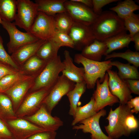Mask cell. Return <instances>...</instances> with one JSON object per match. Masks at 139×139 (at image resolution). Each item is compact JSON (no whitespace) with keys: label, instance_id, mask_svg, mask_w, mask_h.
<instances>
[{"label":"cell","instance_id":"cell-1","mask_svg":"<svg viewBox=\"0 0 139 139\" xmlns=\"http://www.w3.org/2000/svg\"><path fill=\"white\" fill-rule=\"evenodd\" d=\"M91 27L95 39L101 41L125 30L123 20L111 11H102Z\"/></svg>","mask_w":139,"mask_h":139},{"label":"cell","instance_id":"cell-2","mask_svg":"<svg viewBox=\"0 0 139 139\" xmlns=\"http://www.w3.org/2000/svg\"><path fill=\"white\" fill-rule=\"evenodd\" d=\"M111 59L103 61H97L87 58L81 54H76L74 61L77 63L81 64L84 70V79L86 88H94L97 80L99 78L101 82L105 78L106 72L111 69L112 66L110 65Z\"/></svg>","mask_w":139,"mask_h":139},{"label":"cell","instance_id":"cell-3","mask_svg":"<svg viewBox=\"0 0 139 139\" xmlns=\"http://www.w3.org/2000/svg\"><path fill=\"white\" fill-rule=\"evenodd\" d=\"M131 109L126 104H120L115 110H110L106 118L108 125L105 126L108 136L111 139H118L122 136H129L130 134L125 128L127 116L131 113Z\"/></svg>","mask_w":139,"mask_h":139},{"label":"cell","instance_id":"cell-4","mask_svg":"<svg viewBox=\"0 0 139 139\" xmlns=\"http://www.w3.org/2000/svg\"><path fill=\"white\" fill-rule=\"evenodd\" d=\"M64 69V65L59 55L47 62L43 69L35 77L29 90L30 92L42 89L51 88Z\"/></svg>","mask_w":139,"mask_h":139},{"label":"cell","instance_id":"cell-5","mask_svg":"<svg viewBox=\"0 0 139 139\" xmlns=\"http://www.w3.org/2000/svg\"><path fill=\"white\" fill-rule=\"evenodd\" d=\"M1 24L9 36L10 41L7 44V46L10 54H12L22 47L36 42L39 39L29 32L20 31L14 22L2 20Z\"/></svg>","mask_w":139,"mask_h":139},{"label":"cell","instance_id":"cell-6","mask_svg":"<svg viewBox=\"0 0 139 139\" xmlns=\"http://www.w3.org/2000/svg\"><path fill=\"white\" fill-rule=\"evenodd\" d=\"M17 13L14 23L29 32L38 12L36 4L30 0H17Z\"/></svg>","mask_w":139,"mask_h":139},{"label":"cell","instance_id":"cell-7","mask_svg":"<svg viewBox=\"0 0 139 139\" xmlns=\"http://www.w3.org/2000/svg\"><path fill=\"white\" fill-rule=\"evenodd\" d=\"M75 83L62 75L59 76L43 102L50 113L62 97L73 89Z\"/></svg>","mask_w":139,"mask_h":139},{"label":"cell","instance_id":"cell-8","mask_svg":"<svg viewBox=\"0 0 139 139\" xmlns=\"http://www.w3.org/2000/svg\"><path fill=\"white\" fill-rule=\"evenodd\" d=\"M51 88L42 89L30 92L25 97L16 112L17 117L23 118L36 113L43 104Z\"/></svg>","mask_w":139,"mask_h":139},{"label":"cell","instance_id":"cell-9","mask_svg":"<svg viewBox=\"0 0 139 139\" xmlns=\"http://www.w3.org/2000/svg\"><path fill=\"white\" fill-rule=\"evenodd\" d=\"M56 30L54 16L38 11L29 32L39 39L48 40Z\"/></svg>","mask_w":139,"mask_h":139},{"label":"cell","instance_id":"cell-10","mask_svg":"<svg viewBox=\"0 0 139 139\" xmlns=\"http://www.w3.org/2000/svg\"><path fill=\"white\" fill-rule=\"evenodd\" d=\"M64 5L66 12L74 22L91 26L98 16L92 9L71 0H66Z\"/></svg>","mask_w":139,"mask_h":139},{"label":"cell","instance_id":"cell-11","mask_svg":"<svg viewBox=\"0 0 139 139\" xmlns=\"http://www.w3.org/2000/svg\"><path fill=\"white\" fill-rule=\"evenodd\" d=\"M23 118L47 131H56L63 124L59 117L51 115L43 104L34 114Z\"/></svg>","mask_w":139,"mask_h":139},{"label":"cell","instance_id":"cell-12","mask_svg":"<svg viewBox=\"0 0 139 139\" xmlns=\"http://www.w3.org/2000/svg\"><path fill=\"white\" fill-rule=\"evenodd\" d=\"M4 122L14 139H27L34 134L47 131L23 118H17Z\"/></svg>","mask_w":139,"mask_h":139},{"label":"cell","instance_id":"cell-13","mask_svg":"<svg viewBox=\"0 0 139 139\" xmlns=\"http://www.w3.org/2000/svg\"><path fill=\"white\" fill-rule=\"evenodd\" d=\"M107 72L109 77L108 84L111 93L118 99L120 104H126L133 97L126 81L120 78L116 71L109 69Z\"/></svg>","mask_w":139,"mask_h":139},{"label":"cell","instance_id":"cell-14","mask_svg":"<svg viewBox=\"0 0 139 139\" xmlns=\"http://www.w3.org/2000/svg\"><path fill=\"white\" fill-rule=\"evenodd\" d=\"M108 78L107 73L102 83L98 79L96 81V88L93 94L95 100V110L97 112L107 106H111L119 103L118 99L110 91L108 84Z\"/></svg>","mask_w":139,"mask_h":139},{"label":"cell","instance_id":"cell-15","mask_svg":"<svg viewBox=\"0 0 139 139\" xmlns=\"http://www.w3.org/2000/svg\"><path fill=\"white\" fill-rule=\"evenodd\" d=\"M68 34L73 42L75 48L80 50L95 39L90 26L74 22Z\"/></svg>","mask_w":139,"mask_h":139},{"label":"cell","instance_id":"cell-16","mask_svg":"<svg viewBox=\"0 0 139 139\" xmlns=\"http://www.w3.org/2000/svg\"><path fill=\"white\" fill-rule=\"evenodd\" d=\"M106 115V110L102 109L92 117L81 121L80 124L73 126L72 128L81 130L84 133H90L91 139H111L103 133L99 124L100 118Z\"/></svg>","mask_w":139,"mask_h":139},{"label":"cell","instance_id":"cell-17","mask_svg":"<svg viewBox=\"0 0 139 139\" xmlns=\"http://www.w3.org/2000/svg\"><path fill=\"white\" fill-rule=\"evenodd\" d=\"M37 75H32L21 80L4 93L11 99L16 112L32 86Z\"/></svg>","mask_w":139,"mask_h":139},{"label":"cell","instance_id":"cell-18","mask_svg":"<svg viewBox=\"0 0 139 139\" xmlns=\"http://www.w3.org/2000/svg\"><path fill=\"white\" fill-rule=\"evenodd\" d=\"M64 55V59L62 62L64 69L62 72V75L76 83L84 81L83 67H77L74 64L68 50H65Z\"/></svg>","mask_w":139,"mask_h":139},{"label":"cell","instance_id":"cell-19","mask_svg":"<svg viewBox=\"0 0 139 139\" xmlns=\"http://www.w3.org/2000/svg\"><path fill=\"white\" fill-rule=\"evenodd\" d=\"M46 41L39 39L35 42L26 45L12 53L11 57L20 68L27 60L36 55L39 48Z\"/></svg>","mask_w":139,"mask_h":139},{"label":"cell","instance_id":"cell-20","mask_svg":"<svg viewBox=\"0 0 139 139\" xmlns=\"http://www.w3.org/2000/svg\"><path fill=\"white\" fill-rule=\"evenodd\" d=\"M126 31L125 30L104 41L107 47L105 56L115 50L128 47L129 44L132 41V38Z\"/></svg>","mask_w":139,"mask_h":139},{"label":"cell","instance_id":"cell-21","mask_svg":"<svg viewBox=\"0 0 139 139\" xmlns=\"http://www.w3.org/2000/svg\"><path fill=\"white\" fill-rule=\"evenodd\" d=\"M66 0H36L38 11L49 15L66 12L64 3Z\"/></svg>","mask_w":139,"mask_h":139},{"label":"cell","instance_id":"cell-22","mask_svg":"<svg viewBox=\"0 0 139 139\" xmlns=\"http://www.w3.org/2000/svg\"><path fill=\"white\" fill-rule=\"evenodd\" d=\"M107 49L104 41L95 39L90 44L84 48L81 54L88 59L97 61H101L102 56L105 55Z\"/></svg>","mask_w":139,"mask_h":139},{"label":"cell","instance_id":"cell-23","mask_svg":"<svg viewBox=\"0 0 139 139\" xmlns=\"http://www.w3.org/2000/svg\"><path fill=\"white\" fill-rule=\"evenodd\" d=\"M47 62L35 55L27 60L20 67V71L27 75H37L42 71Z\"/></svg>","mask_w":139,"mask_h":139},{"label":"cell","instance_id":"cell-24","mask_svg":"<svg viewBox=\"0 0 139 139\" xmlns=\"http://www.w3.org/2000/svg\"><path fill=\"white\" fill-rule=\"evenodd\" d=\"M97 112L95 108L94 97L93 94L90 101L83 106H77L73 117L71 125L73 126L81 121L89 118L95 115Z\"/></svg>","mask_w":139,"mask_h":139},{"label":"cell","instance_id":"cell-25","mask_svg":"<svg viewBox=\"0 0 139 139\" xmlns=\"http://www.w3.org/2000/svg\"><path fill=\"white\" fill-rule=\"evenodd\" d=\"M86 88V83L84 81L76 83L73 89L66 94L70 103L68 113L73 117L77 107L78 103L81 96L85 92Z\"/></svg>","mask_w":139,"mask_h":139},{"label":"cell","instance_id":"cell-26","mask_svg":"<svg viewBox=\"0 0 139 139\" xmlns=\"http://www.w3.org/2000/svg\"><path fill=\"white\" fill-rule=\"evenodd\" d=\"M110 65L118 68V75L122 79H139V73L138 68L135 66L131 65L129 63L124 64L118 61H111Z\"/></svg>","mask_w":139,"mask_h":139},{"label":"cell","instance_id":"cell-27","mask_svg":"<svg viewBox=\"0 0 139 139\" xmlns=\"http://www.w3.org/2000/svg\"><path fill=\"white\" fill-rule=\"evenodd\" d=\"M139 9V6L132 0L119 1L116 6L110 8L123 20Z\"/></svg>","mask_w":139,"mask_h":139},{"label":"cell","instance_id":"cell-28","mask_svg":"<svg viewBox=\"0 0 139 139\" xmlns=\"http://www.w3.org/2000/svg\"><path fill=\"white\" fill-rule=\"evenodd\" d=\"M17 118L11 99L4 93L0 92V119L5 121Z\"/></svg>","mask_w":139,"mask_h":139},{"label":"cell","instance_id":"cell-29","mask_svg":"<svg viewBox=\"0 0 139 139\" xmlns=\"http://www.w3.org/2000/svg\"><path fill=\"white\" fill-rule=\"evenodd\" d=\"M60 47L51 40L46 41L40 47L36 55L47 62L55 58L58 55Z\"/></svg>","mask_w":139,"mask_h":139},{"label":"cell","instance_id":"cell-30","mask_svg":"<svg viewBox=\"0 0 139 139\" xmlns=\"http://www.w3.org/2000/svg\"><path fill=\"white\" fill-rule=\"evenodd\" d=\"M17 11L16 0H0V17L2 20L14 21Z\"/></svg>","mask_w":139,"mask_h":139},{"label":"cell","instance_id":"cell-31","mask_svg":"<svg viewBox=\"0 0 139 139\" xmlns=\"http://www.w3.org/2000/svg\"><path fill=\"white\" fill-rule=\"evenodd\" d=\"M32 75H25L19 71L7 75L0 80V91L4 93L20 81Z\"/></svg>","mask_w":139,"mask_h":139},{"label":"cell","instance_id":"cell-32","mask_svg":"<svg viewBox=\"0 0 139 139\" xmlns=\"http://www.w3.org/2000/svg\"><path fill=\"white\" fill-rule=\"evenodd\" d=\"M56 30L68 33L74 21L67 12L57 14L54 16Z\"/></svg>","mask_w":139,"mask_h":139},{"label":"cell","instance_id":"cell-33","mask_svg":"<svg viewBox=\"0 0 139 139\" xmlns=\"http://www.w3.org/2000/svg\"><path fill=\"white\" fill-rule=\"evenodd\" d=\"M120 58L126 60L129 64L137 67L139 66V52L128 49L124 52H113L105 56V60L112 58Z\"/></svg>","mask_w":139,"mask_h":139},{"label":"cell","instance_id":"cell-34","mask_svg":"<svg viewBox=\"0 0 139 139\" xmlns=\"http://www.w3.org/2000/svg\"><path fill=\"white\" fill-rule=\"evenodd\" d=\"M50 39L60 48L65 46L72 48H75L73 42L67 33L56 30L52 37Z\"/></svg>","mask_w":139,"mask_h":139},{"label":"cell","instance_id":"cell-35","mask_svg":"<svg viewBox=\"0 0 139 139\" xmlns=\"http://www.w3.org/2000/svg\"><path fill=\"white\" fill-rule=\"evenodd\" d=\"M125 29L128 30L132 37L139 32V15L134 13L124 20Z\"/></svg>","mask_w":139,"mask_h":139},{"label":"cell","instance_id":"cell-36","mask_svg":"<svg viewBox=\"0 0 139 139\" xmlns=\"http://www.w3.org/2000/svg\"><path fill=\"white\" fill-rule=\"evenodd\" d=\"M3 40L0 35V62L10 66L18 71H20V67L14 61L6 52L3 45Z\"/></svg>","mask_w":139,"mask_h":139},{"label":"cell","instance_id":"cell-37","mask_svg":"<svg viewBox=\"0 0 139 139\" xmlns=\"http://www.w3.org/2000/svg\"><path fill=\"white\" fill-rule=\"evenodd\" d=\"M138 121L132 113L127 116L125 121V128L131 134L132 132L136 130L138 127Z\"/></svg>","mask_w":139,"mask_h":139},{"label":"cell","instance_id":"cell-38","mask_svg":"<svg viewBox=\"0 0 139 139\" xmlns=\"http://www.w3.org/2000/svg\"><path fill=\"white\" fill-rule=\"evenodd\" d=\"M118 0H92V9L94 13L99 15L102 12V8L107 4L117 2Z\"/></svg>","mask_w":139,"mask_h":139},{"label":"cell","instance_id":"cell-39","mask_svg":"<svg viewBox=\"0 0 139 139\" xmlns=\"http://www.w3.org/2000/svg\"><path fill=\"white\" fill-rule=\"evenodd\" d=\"M56 131H47L34 134L27 139H55Z\"/></svg>","mask_w":139,"mask_h":139},{"label":"cell","instance_id":"cell-40","mask_svg":"<svg viewBox=\"0 0 139 139\" xmlns=\"http://www.w3.org/2000/svg\"><path fill=\"white\" fill-rule=\"evenodd\" d=\"M0 139H14L8 126L0 119Z\"/></svg>","mask_w":139,"mask_h":139},{"label":"cell","instance_id":"cell-41","mask_svg":"<svg viewBox=\"0 0 139 139\" xmlns=\"http://www.w3.org/2000/svg\"><path fill=\"white\" fill-rule=\"evenodd\" d=\"M19 71L7 64L0 62V80L7 75L15 73Z\"/></svg>","mask_w":139,"mask_h":139},{"label":"cell","instance_id":"cell-42","mask_svg":"<svg viewBox=\"0 0 139 139\" xmlns=\"http://www.w3.org/2000/svg\"><path fill=\"white\" fill-rule=\"evenodd\" d=\"M126 104L131 109V111L132 113H138L139 111V96L131 99Z\"/></svg>","mask_w":139,"mask_h":139},{"label":"cell","instance_id":"cell-43","mask_svg":"<svg viewBox=\"0 0 139 139\" xmlns=\"http://www.w3.org/2000/svg\"><path fill=\"white\" fill-rule=\"evenodd\" d=\"M131 93L139 94L138 80L129 79L126 80Z\"/></svg>","mask_w":139,"mask_h":139},{"label":"cell","instance_id":"cell-44","mask_svg":"<svg viewBox=\"0 0 139 139\" xmlns=\"http://www.w3.org/2000/svg\"><path fill=\"white\" fill-rule=\"evenodd\" d=\"M132 41L134 43V47L136 50V51H139V32L134 35L132 37Z\"/></svg>","mask_w":139,"mask_h":139},{"label":"cell","instance_id":"cell-45","mask_svg":"<svg viewBox=\"0 0 139 139\" xmlns=\"http://www.w3.org/2000/svg\"><path fill=\"white\" fill-rule=\"evenodd\" d=\"M72 1L81 3L89 8L92 9V0H71Z\"/></svg>","mask_w":139,"mask_h":139},{"label":"cell","instance_id":"cell-46","mask_svg":"<svg viewBox=\"0 0 139 139\" xmlns=\"http://www.w3.org/2000/svg\"><path fill=\"white\" fill-rule=\"evenodd\" d=\"M2 21V20L0 17V24H1Z\"/></svg>","mask_w":139,"mask_h":139},{"label":"cell","instance_id":"cell-47","mask_svg":"<svg viewBox=\"0 0 139 139\" xmlns=\"http://www.w3.org/2000/svg\"></svg>","mask_w":139,"mask_h":139},{"label":"cell","instance_id":"cell-48","mask_svg":"<svg viewBox=\"0 0 139 139\" xmlns=\"http://www.w3.org/2000/svg\"></svg>","mask_w":139,"mask_h":139}]
</instances>
